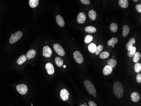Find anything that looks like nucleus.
Wrapping results in <instances>:
<instances>
[{"label":"nucleus","mask_w":141,"mask_h":106,"mask_svg":"<svg viewBox=\"0 0 141 106\" xmlns=\"http://www.w3.org/2000/svg\"><path fill=\"white\" fill-rule=\"evenodd\" d=\"M113 91L114 94L117 98H121L123 96L124 93L123 88L121 83L117 81L114 83Z\"/></svg>","instance_id":"1"},{"label":"nucleus","mask_w":141,"mask_h":106,"mask_svg":"<svg viewBox=\"0 0 141 106\" xmlns=\"http://www.w3.org/2000/svg\"><path fill=\"white\" fill-rule=\"evenodd\" d=\"M84 86L85 87L87 90L91 95H94L96 93V89L95 88L93 84L90 81L85 80L84 81Z\"/></svg>","instance_id":"2"},{"label":"nucleus","mask_w":141,"mask_h":106,"mask_svg":"<svg viewBox=\"0 0 141 106\" xmlns=\"http://www.w3.org/2000/svg\"><path fill=\"white\" fill-rule=\"evenodd\" d=\"M22 35V33L20 31H18L15 34H12L9 39V42L11 44H14L20 40Z\"/></svg>","instance_id":"3"},{"label":"nucleus","mask_w":141,"mask_h":106,"mask_svg":"<svg viewBox=\"0 0 141 106\" xmlns=\"http://www.w3.org/2000/svg\"><path fill=\"white\" fill-rule=\"evenodd\" d=\"M53 48L56 53L61 56H63L65 55V52L62 47L58 44H53Z\"/></svg>","instance_id":"4"},{"label":"nucleus","mask_w":141,"mask_h":106,"mask_svg":"<svg viewBox=\"0 0 141 106\" xmlns=\"http://www.w3.org/2000/svg\"><path fill=\"white\" fill-rule=\"evenodd\" d=\"M17 90L21 95H25L27 93V87L25 84H20L18 85L16 87Z\"/></svg>","instance_id":"5"},{"label":"nucleus","mask_w":141,"mask_h":106,"mask_svg":"<svg viewBox=\"0 0 141 106\" xmlns=\"http://www.w3.org/2000/svg\"><path fill=\"white\" fill-rule=\"evenodd\" d=\"M74 57L76 62L79 64H81L83 62V57L82 54L78 51H76L74 53Z\"/></svg>","instance_id":"6"},{"label":"nucleus","mask_w":141,"mask_h":106,"mask_svg":"<svg viewBox=\"0 0 141 106\" xmlns=\"http://www.w3.org/2000/svg\"><path fill=\"white\" fill-rule=\"evenodd\" d=\"M52 55V51L50 47L48 46H45L43 49V55L44 57L49 58L51 57Z\"/></svg>","instance_id":"7"},{"label":"nucleus","mask_w":141,"mask_h":106,"mask_svg":"<svg viewBox=\"0 0 141 106\" xmlns=\"http://www.w3.org/2000/svg\"><path fill=\"white\" fill-rule=\"evenodd\" d=\"M60 96L63 101H66L68 100L69 96V91L66 89H63L60 92Z\"/></svg>","instance_id":"8"},{"label":"nucleus","mask_w":141,"mask_h":106,"mask_svg":"<svg viewBox=\"0 0 141 106\" xmlns=\"http://www.w3.org/2000/svg\"><path fill=\"white\" fill-rule=\"evenodd\" d=\"M45 69L49 75H53L55 72L54 67L51 63H48L46 64Z\"/></svg>","instance_id":"9"},{"label":"nucleus","mask_w":141,"mask_h":106,"mask_svg":"<svg viewBox=\"0 0 141 106\" xmlns=\"http://www.w3.org/2000/svg\"><path fill=\"white\" fill-rule=\"evenodd\" d=\"M86 20V16L85 14L83 12H80L78 14L77 20V22L79 24H83L85 22Z\"/></svg>","instance_id":"10"},{"label":"nucleus","mask_w":141,"mask_h":106,"mask_svg":"<svg viewBox=\"0 0 141 106\" xmlns=\"http://www.w3.org/2000/svg\"><path fill=\"white\" fill-rule=\"evenodd\" d=\"M56 22L57 24L61 27H63L65 26V22L63 18L60 15H57L56 18Z\"/></svg>","instance_id":"11"},{"label":"nucleus","mask_w":141,"mask_h":106,"mask_svg":"<svg viewBox=\"0 0 141 106\" xmlns=\"http://www.w3.org/2000/svg\"><path fill=\"white\" fill-rule=\"evenodd\" d=\"M36 54V51L34 49H32L28 51L27 54H26V57L27 59L30 60L31 59H32L34 58Z\"/></svg>","instance_id":"12"},{"label":"nucleus","mask_w":141,"mask_h":106,"mask_svg":"<svg viewBox=\"0 0 141 106\" xmlns=\"http://www.w3.org/2000/svg\"><path fill=\"white\" fill-rule=\"evenodd\" d=\"M131 100L134 102H137L139 101L140 99V96L137 92H133L131 94Z\"/></svg>","instance_id":"13"},{"label":"nucleus","mask_w":141,"mask_h":106,"mask_svg":"<svg viewBox=\"0 0 141 106\" xmlns=\"http://www.w3.org/2000/svg\"><path fill=\"white\" fill-rule=\"evenodd\" d=\"M136 40L133 38H131L130 39L129 41L126 44V49L128 51H130L132 47H133V45L134 44H135Z\"/></svg>","instance_id":"14"},{"label":"nucleus","mask_w":141,"mask_h":106,"mask_svg":"<svg viewBox=\"0 0 141 106\" xmlns=\"http://www.w3.org/2000/svg\"><path fill=\"white\" fill-rule=\"evenodd\" d=\"M112 71H113V68H112L111 66H110L109 65H106L104 67L103 72L104 75L106 76L110 75L112 72Z\"/></svg>","instance_id":"15"},{"label":"nucleus","mask_w":141,"mask_h":106,"mask_svg":"<svg viewBox=\"0 0 141 106\" xmlns=\"http://www.w3.org/2000/svg\"><path fill=\"white\" fill-rule=\"evenodd\" d=\"M85 31L88 33L93 34L96 32L97 30L95 27L92 26H89L85 28Z\"/></svg>","instance_id":"16"},{"label":"nucleus","mask_w":141,"mask_h":106,"mask_svg":"<svg viewBox=\"0 0 141 106\" xmlns=\"http://www.w3.org/2000/svg\"><path fill=\"white\" fill-rule=\"evenodd\" d=\"M55 63L58 67H61L64 64V61L60 57H56L55 59Z\"/></svg>","instance_id":"17"},{"label":"nucleus","mask_w":141,"mask_h":106,"mask_svg":"<svg viewBox=\"0 0 141 106\" xmlns=\"http://www.w3.org/2000/svg\"><path fill=\"white\" fill-rule=\"evenodd\" d=\"M130 29L129 26L127 25H125L123 28L122 34L124 37H126L129 33Z\"/></svg>","instance_id":"18"},{"label":"nucleus","mask_w":141,"mask_h":106,"mask_svg":"<svg viewBox=\"0 0 141 106\" xmlns=\"http://www.w3.org/2000/svg\"><path fill=\"white\" fill-rule=\"evenodd\" d=\"M118 3L119 6L123 8H127L129 5L128 0H119Z\"/></svg>","instance_id":"19"},{"label":"nucleus","mask_w":141,"mask_h":106,"mask_svg":"<svg viewBox=\"0 0 141 106\" xmlns=\"http://www.w3.org/2000/svg\"><path fill=\"white\" fill-rule=\"evenodd\" d=\"M27 58L26 55H23L19 57V58L17 60V62L18 65H22L27 61Z\"/></svg>","instance_id":"20"},{"label":"nucleus","mask_w":141,"mask_h":106,"mask_svg":"<svg viewBox=\"0 0 141 106\" xmlns=\"http://www.w3.org/2000/svg\"><path fill=\"white\" fill-rule=\"evenodd\" d=\"M88 15L90 20L93 21L96 20L97 17L96 12L94 10H90L88 13Z\"/></svg>","instance_id":"21"},{"label":"nucleus","mask_w":141,"mask_h":106,"mask_svg":"<svg viewBox=\"0 0 141 106\" xmlns=\"http://www.w3.org/2000/svg\"><path fill=\"white\" fill-rule=\"evenodd\" d=\"M39 3V0H29V4L31 7L35 8L37 6Z\"/></svg>","instance_id":"22"},{"label":"nucleus","mask_w":141,"mask_h":106,"mask_svg":"<svg viewBox=\"0 0 141 106\" xmlns=\"http://www.w3.org/2000/svg\"><path fill=\"white\" fill-rule=\"evenodd\" d=\"M96 48L97 46L96 44L94 43H91L88 45V50L91 53H95L96 51Z\"/></svg>","instance_id":"23"},{"label":"nucleus","mask_w":141,"mask_h":106,"mask_svg":"<svg viewBox=\"0 0 141 106\" xmlns=\"http://www.w3.org/2000/svg\"><path fill=\"white\" fill-rule=\"evenodd\" d=\"M133 61L134 63H136L138 62L139 61L140 58H141V53L139 52H136L134 55L133 56Z\"/></svg>","instance_id":"24"},{"label":"nucleus","mask_w":141,"mask_h":106,"mask_svg":"<svg viewBox=\"0 0 141 106\" xmlns=\"http://www.w3.org/2000/svg\"><path fill=\"white\" fill-rule=\"evenodd\" d=\"M118 41V39L117 38H112L111 39L109 40L107 42V44L110 46H112L113 45H115L117 43Z\"/></svg>","instance_id":"25"},{"label":"nucleus","mask_w":141,"mask_h":106,"mask_svg":"<svg viewBox=\"0 0 141 106\" xmlns=\"http://www.w3.org/2000/svg\"><path fill=\"white\" fill-rule=\"evenodd\" d=\"M117 64V61L114 59H110L107 62V64L112 67V68H115Z\"/></svg>","instance_id":"26"},{"label":"nucleus","mask_w":141,"mask_h":106,"mask_svg":"<svg viewBox=\"0 0 141 106\" xmlns=\"http://www.w3.org/2000/svg\"><path fill=\"white\" fill-rule=\"evenodd\" d=\"M110 53L107 51L103 52L101 53H100L99 54V57H100V58L101 59L107 58L110 57Z\"/></svg>","instance_id":"27"},{"label":"nucleus","mask_w":141,"mask_h":106,"mask_svg":"<svg viewBox=\"0 0 141 106\" xmlns=\"http://www.w3.org/2000/svg\"><path fill=\"white\" fill-rule=\"evenodd\" d=\"M136 52V47L133 46L130 51H128V56L130 57H133Z\"/></svg>","instance_id":"28"},{"label":"nucleus","mask_w":141,"mask_h":106,"mask_svg":"<svg viewBox=\"0 0 141 106\" xmlns=\"http://www.w3.org/2000/svg\"><path fill=\"white\" fill-rule=\"evenodd\" d=\"M110 29L111 31L116 33L118 31V26L115 23H112L110 25Z\"/></svg>","instance_id":"29"},{"label":"nucleus","mask_w":141,"mask_h":106,"mask_svg":"<svg viewBox=\"0 0 141 106\" xmlns=\"http://www.w3.org/2000/svg\"><path fill=\"white\" fill-rule=\"evenodd\" d=\"M134 70L136 73H139L141 71V63H136L134 66Z\"/></svg>","instance_id":"30"},{"label":"nucleus","mask_w":141,"mask_h":106,"mask_svg":"<svg viewBox=\"0 0 141 106\" xmlns=\"http://www.w3.org/2000/svg\"><path fill=\"white\" fill-rule=\"evenodd\" d=\"M104 47L103 45L101 44H100L98 46V47L96 48V51L95 52V55H99L101 53V52L102 51Z\"/></svg>","instance_id":"31"},{"label":"nucleus","mask_w":141,"mask_h":106,"mask_svg":"<svg viewBox=\"0 0 141 106\" xmlns=\"http://www.w3.org/2000/svg\"><path fill=\"white\" fill-rule=\"evenodd\" d=\"M93 37L92 36L90 35H88L86 36L84 39V42L86 43H89L90 42L92 41Z\"/></svg>","instance_id":"32"},{"label":"nucleus","mask_w":141,"mask_h":106,"mask_svg":"<svg viewBox=\"0 0 141 106\" xmlns=\"http://www.w3.org/2000/svg\"><path fill=\"white\" fill-rule=\"evenodd\" d=\"M137 83H141V74L140 73L138 74L137 76Z\"/></svg>","instance_id":"33"},{"label":"nucleus","mask_w":141,"mask_h":106,"mask_svg":"<svg viewBox=\"0 0 141 106\" xmlns=\"http://www.w3.org/2000/svg\"><path fill=\"white\" fill-rule=\"evenodd\" d=\"M136 9L137 10V12L139 13H141V4H137L136 6Z\"/></svg>","instance_id":"34"},{"label":"nucleus","mask_w":141,"mask_h":106,"mask_svg":"<svg viewBox=\"0 0 141 106\" xmlns=\"http://www.w3.org/2000/svg\"><path fill=\"white\" fill-rule=\"evenodd\" d=\"M80 1L83 4L88 5L90 4V1L89 0H80Z\"/></svg>","instance_id":"35"},{"label":"nucleus","mask_w":141,"mask_h":106,"mask_svg":"<svg viewBox=\"0 0 141 106\" xmlns=\"http://www.w3.org/2000/svg\"><path fill=\"white\" fill-rule=\"evenodd\" d=\"M88 104L90 106H97L96 104L93 101H90L88 102Z\"/></svg>","instance_id":"36"},{"label":"nucleus","mask_w":141,"mask_h":106,"mask_svg":"<svg viewBox=\"0 0 141 106\" xmlns=\"http://www.w3.org/2000/svg\"><path fill=\"white\" fill-rule=\"evenodd\" d=\"M133 1H134V2H137L139 1V0H133Z\"/></svg>","instance_id":"37"},{"label":"nucleus","mask_w":141,"mask_h":106,"mask_svg":"<svg viewBox=\"0 0 141 106\" xmlns=\"http://www.w3.org/2000/svg\"><path fill=\"white\" fill-rule=\"evenodd\" d=\"M93 97H94V98H96V94H94V95H93Z\"/></svg>","instance_id":"38"},{"label":"nucleus","mask_w":141,"mask_h":106,"mask_svg":"<svg viewBox=\"0 0 141 106\" xmlns=\"http://www.w3.org/2000/svg\"><path fill=\"white\" fill-rule=\"evenodd\" d=\"M112 46V48H113V47H115V45H113Z\"/></svg>","instance_id":"39"},{"label":"nucleus","mask_w":141,"mask_h":106,"mask_svg":"<svg viewBox=\"0 0 141 106\" xmlns=\"http://www.w3.org/2000/svg\"><path fill=\"white\" fill-rule=\"evenodd\" d=\"M79 106H87V105H79Z\"/></svg>","instance_id":"40"},{"label":"nucleus","mask_w":141,"mask_h":106,"mask_svg":"<svg viewBox=\"0 0 141 106\" xmlns=\"http://www.w3.org/2000/svg\"><path fill=\"white\" fill-rule=\"evenodd\" d=\"M63 67H64V68H66V66H65V65L63 66Z\"/></svg>","instance_id":"41"},{"label":"nucleus","mask_w":141,"mask_h":106,"mask_svg":"<svg viewBox=\"0 0 141 106\" xmlns=\"http://www.w3.org/2000/svg\"><path fill=\"white\" fill-rule=\"evenodd\" d=\"M115 57V56H112V57L114 58V57Z\"/></svg>","instance_id":"42"}]
</instances>
